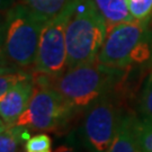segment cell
Returning <instances> with one entry per match:
<instances>
[{
  "label": "cell",
  "instance_id": "5bb4252c",
  "mask_svg": "<svg viewBox=\"0 0 152 152\" xmlns=\"http://www.w3.org/2000/svg\"><path fill=\"white\" fill-rule=\"evenodd\" d=\"M139 109L142 118L152 122V70L143 82L139 99Z\"/></svg>",
  "mask_w": 152,
  "mask_h": 152
},
{
  "label": "cell",
  "instance_id": "5b68a950",
  "mask_svg": "<svg viewBox=\"0 0 152 152\" xmlns=\"http://www.w3.org/2000/svg\"><path fill=\"white\" fill-rule=\"evenodd\" d=\"M34 83L27 108L19 116L15 125L37 131H55L62 127L75 109L50 85Z\"/></svg>",
  "mask_w": 152,
  "mask_h": 152
},
{
  "label": "cell",
  "instance_id": "8992f818",
  "mask_svg": "<svg viewBox=\"0 0 152 152\" xmlns=\"http://www.w3.org/2000/svg\"><path fill=\"white\" fill-rule=\"evenodd\" d=\"M76 5L71 6L59 16L46 20L39 37L37 55L33 66L34 72L55 78L68 69L65 28Z\"/></svg>",
  "mask_w": 152,
  "mask_h": 152
},
{
  "label": "cell",
  "instance_id": "7c38bea8",
  "mask_svg": "<svg viewBox=\"0 0 152 152\" xmlns=\"http://www.w3.org/2000/svg\"><path fill=\"white\" fill-rule=\"evenodd\" d=\"M23 127L12 125L6 126L1 125V134H0V152H17L19 139L23 137Z\"/></svg>",
  "mask_w": 152,
  "mask_h": 152
},
{
  "label": "cell",
  "instance_id": "2e32d148",
  "mask_svg": "<svg viewBox=\"0 0 152 152\" xmlns=\"http://www.w3.org/2000/svg\"><path fill=\"white\" fill-rule=\"evenodd\" d=\"M129 10L133 19L150 20L152 17V0H127Z\"/></svg>",
  "mask_w": 152,
  "mask_h": 152
},
{
  "label": "cell",
  "instance_id": "4fadbf2b",
  "mask_svg": "<svg viewBox=\"0 0 152 152\" xmlns=\"http://www.w3.org/2000/svg\"><path fill=\"white\" fill-rule=\"evenodd\" d=\"M33 75H28L27 72L22 71V69H16L10 66L1 68V77H0V97L8 92L18 82L32 78Z\"/></svg>",
  "mask_w": 152,
  "mask_h": 152
},
{
  "label": "cell",
  "instance_id": "ac0fdd59",
  "mask_svg": "<svg viewBox=\"0 0 152 152\" xmlns=\"http://www.w3.org/2000/svg\"><path fill=\"white\" fill-rule=\"evenodd\" d=\"M54 152H76L72 148L66 147V145H61V147L56 148L54 150Z\"/></svg>",
  "mask_w": 152,
  "mask_h": 152
},
{
  "label": "cell",
  "instance_id": "e0dca14e",
  "mask_svg": "<svg viewBox=\"0 0 152 152\" xmlns=\"http://www.w3.org/2000/svg\"><path fill=\"white\" fill-rule=\"evenodd\" d=\"M52 141L48 134H38L29 137L25 144L26 152H44L51 151Z\"/></svg>",
  "mask_w": 152,
  "mask_h": 152
},
{
  "label": "cell",
  "instance_id": "30bf717a",
  "mask_svg": "<svg viewBox=\"0 0 152 152\" xmlns=\"http://www.w3.org/2000/svg\"><path fill=\"white\" fill-rule=\"evenodd\" d=\"M94 2L106 20L108 29L121 23L133 20L127 0H94Z\"/></svg>",
  "mask_w": 152,
  "mask_h": 152
},
{
  "label": "cell",
  "instance_id": "7a4b0ae2",
  "mask_svg": "<svg viewBox=\"0 0 152 152\" xmlns=\"http://www.w3.org/2000/svg\"><path fill=\"white\" fill-rule=\"evenodd\" d=\"M46 20L23 2L6 12L1 31V56L6 66L22 70L34 66Z\"/></svg>",
  "mask_w": 152,
  "mask_h": 152
},
{
  "label": "cell",
  "instance_id": "3957f363",
  "mask_svg": "<svg viewBox=\"0 0 152 152\" xmlns=\"http://www.w3.org/2000/svg\"><path fill=\"white\" fill-rule=\"evenodd\" d=\"M107 33L108 26L94 0L79 1L65 28L68 69L96 62Z\"/></svg>",
  "mask_w": 152,
  "mask_h": 152
},
{
  "label": "cell",
  "instance_id": "8fae6325",
  "mask_svg": "<svg viewBox=\"0 0 152 152\" xmlns=\"http://www.w3.org/2000/svg\"><path fill=\"white\" fill-rule=\"evenodd\" d=\"M81 0H22L23 4L28 6L46 19L59 16L71 6L76 5Z\"/></svg>",
  "mask_w": 152,
  "mask_h": 152
},
{
  "label": "cell",
  "instance_id": "52a82bcc",
  "mask_svg": "<svg viewBox=\"0 0 152 152\" xmlns=\"http://www.w3.org/2000/svg\"><path fill=\"white\" fill-rule=\"evenodd\" d=\"M120 117L108 94L88 107L82 130L89 152H107L116 135Z\"/></svg>",
  "mask_w": 152,
  "mask_h": 152
},
{
  "label": "cell",
  "instance_id": "9c48e42d",
  "mask_svg": "<svg viewBox=\"0 0 152 152\" xmlns=\"http://www.w3.org/2000/svg\"><path fill=\"white\" fill-rule=\"evenodd\" d=\"M107 152H141L135 131V116L121 115L116 135Z\"/></svg>",
  "mask_w": 152,
  "mask_h": 152
},
{
  "label": "cell",
  "instance_id": "6da1fadb",
  "mask_svg": "<svg viewBox=\"0 0 152 152\" xmlns=\"http://www.w3.org/2000/svg\"><path fill=\"white\" fill-rule=\"evenodd\" d=\"M123 70L96 62L69 68L55 78L37 72L33 73L34 82L48 83L64 98L75 110L87 109L99 98L107 95Z\"/></svg>",
  "mask_w": 152,
  "mask_h": 152
},
{
  "label": "cell",
  "instance_id": "ba28073f",
  "mask_svg": "<svg viewBox=\"0 0 152 152\" xmlns=\"http://www.w3.org/2000/svg\"><path fill=\"white\" fill-rule=\"evenodd\" d=\"M34 79L28 78L18 82L8 92L0 97L1 125L12 126L27 108L34 90Z\"/></svg>",
  "mask_w": 152,
  "mask_h": 152
},
{
  "label": "cell",
  "instance_id": "d6986e66",
  "mask_svg": "<svg viewBox=\"0 0 152 152\" xmlns=\"http://www.w3.org/2000/svg\"><path fill=\"white\" fill-rule=\"evenodd\" d=\"M44 152H51V151H44Z\"/></svg>",
  "mask_w": 152,
  "mask_h": 152
},
{
  "label": "cell",
  "instance_id": "277c9868",
  "mask_svg": "<svg viewBox=\"0 0 152 152\" xmlns=\"http://www.w3.org/2000/svg\"><path fill=\"white\" fill-rule=\"evenodd\" d=\"M97 62L121 70L152 63L150 20L133 19L108 29Z\"/></svg>",
  "mask_w": 152,
  "mask_h": 152
},
{
  "label": "cell",
  "instance_id": "9a60e30c",
  "mask_svg": "<svg viewBox=\"0 0 152 152\" xmlns=\"http://www.w3.org/2000/svg\"><path fill=\"white\" fill-rule=\"evenodd\" d=\"M135 131L141 152H152V122L135 116Z\"/></svg>",
  "mask_w": 152,
  "mask_h": 152
}]
</instances>
